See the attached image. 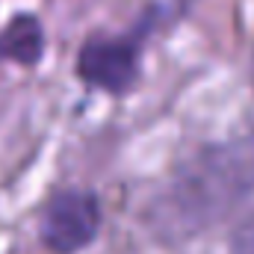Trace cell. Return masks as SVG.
<instances>
[{
    "instance_id": "cell-2",
    "label": "cell",
    "mask_w": 254,
    "mask_h": 254,
    "mask_svg": "<svg viewBox=\"0 0 254 254\" xmlns=\"http://www.w3.org/2000/svg\"><path fill=\"white\" fill-rule=\"evenodd\" d=\"M80 74L107 92H125L136 80V45L127 39H92L80 51Z\"/></svg>"
},
{
    "instance_id": "cell-4",
    "label": "cell",
    "mask_w": 254,
    "mask_h": 254,
    "mask_svg": "<svg viewBox=\"0 0 254 254\" xmlns=\"http://www.w3.org/2000/svg\"><path fill=\"white\" fill-rule=\"evenodd\" d=\"M234 254H254V225H249V228L237 237V243H234Z\"/></svg>"
},
{
    "instance_id": "cell-3",
    "label": "cell",
    "mask_w": 254,
    "mask_h": 254,
    "mask_svg": "<svg viewBox=\"0 0 254 254\" xmlns=\"http://www.w3.org/2000/svg\"><path fill=\"white\" fill-rule=\"evenodd\" d=\"M42 48H45L42 27H39V21L30 18V15L15 18V21L0 33V57H9V60H18V63L30 65L42 57Z\"/></svg>"
},
{
    "instance_id": "cell-1",
    "label": "cell",
    "mask_w": 254,
    "mask_h": 254,
    "mask_svg": "<svg viewBox=\"0 0 254 254\" xmlns=\"http://www.w3.org/2000/svg\"><path fill=\"white\" fill-rule=\"evenodd\" d=\"M101 228V207L92 192L71 190L51 201L42 222V240L60 254H74L86 249Z\"/></svg>"
}]
</instances>
